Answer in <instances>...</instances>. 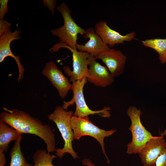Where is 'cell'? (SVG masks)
Returning a JSON list of instances; mask_svg holds the SVG:
<instances>
[{
    "mask_svg": "<svg viewBox=\"0 0 166 166\" xmlns=\"http://www.w3.org/2000/svg\"><path fill=\"white\" fill-rule=\"evenodd\" d=\"M0 120L19 132L33 134L44 140L47 152H53L55 149L54 134L49 125L44 124L39 119L29 113L16 109L10 110L3 107Z\"/></svg>",
    "mask_w": 166,
    "mask_h": 166,
    "instance_id": "1",
    "label": "cell"
},
{
    "mask_svg": "<svg viewBox=\"0 0 166 166\" xmlns=\"http://www.w3.org/2000/svg\"><path fill=\"white\" fill-rule=\"evenodd\" d=\"M73 113L72 111H67L62 107L58 106L52 113L47 116L49 120L56 124L64 141L62 148L55 149V150L56 155L60 158L65 153H69L75 159L79 158L72 146L74 138L70 120Z\"/></svg>",
    "mask_w": 166,
    "mask_h": 166,
    "instance_id": "2",
    "label": "cell"
},
{
    "mask_svg": "<svg viewBox=\"0 0 166 166\" xmlns=\"http://www.w3.org/2000/svg\"><path fill=\"white\" fill-rule=\"evenodd\" d=\"M62 16L64 24L58 28L52 29V34L57 37L59 43L64 44L73 49H76L78 44V35L84 36L85 31L84 29L78 25L72 18L71 10L65 2L61 3L56 8Z\"/></svg>",
    "mask_w": 166,
    "mask_h": 166,
    "instance_id": "3",
    "label": "cell"
},
{
    "mask_svg": "<svg viewBox=\"0 0 166 166\" xmlns=\"http://www.w3.org/2000/svg\"><path fill=\"white\" fill-rule=\"evenodd\" d=\"M126 113L131 124L128 129L132 133V140L127 145L126 153L130 155L138 154L147 142L153 138L152 134L142 124L140 119L143 113L140 109L131 106Z\"/></svg>",
    "mask_w": 166,
    "mask_h": 166,
    "instance_id": "4",
    "label": "cell"
},
{
    "mask_svg": "<svg viewBox=\"0 0 166 166\" xmlns=\"http://www.w3.org/2000/svg\"><path fill=\"white\" fill-rule=\"evenodd\" d=\"M74 139L79 140L83 136H88L95 139L100 143L103 153L108 164L110 161L106 153L104 138L109 136L116 131L115 129L105 130L99 128L89 120V117H78L73 116L70 120Z\"/></svg>",
    "mask_w": 166,
    "mask_h": 166,
    "instance_id": "5",
    "label": "cell"
},
{
    "mask_svg": "<svg viewBox=\"0 0 166 166\" xmlns=\"http://www.w3.org/2000/svg\"><path fill=\"white\" fill-rule=\"evenodd\" d=\"M87 81L86 78H85L81 81L71 82L73 98L68 101H64L62 107L67 110L69 106L75 103L76 109L73 116L82 117L97 114L103 117H110L111 116L110 107H105L102 109L94 111L91 109L86 104L83 94V88Z\"/></svg>",
    "mask_w": 166,
    "mask_h": 166,
    "instance_id": "6",
    "label": "cell"
},
{
    "mask_svg": "<svg viewBox=\"0 0 166 166\" xmlns=\"http://www.w3.org/2000/svg\"><path fill=\"white\" fill-rule=\"evenodd\" d=\"M62 48L68 49L72 53L73 70H71L68 66H65L63 68L65 73L70 77V81H81L86 78L89 59L91 55L88 52L80 51L76 49L72 48L59 42L53 45L50 51L51 52H56Z\"/></svg>",
    "mask_w": 166,
    "mask_h": 166,
    "instance_id": "7",
    "label": "cell"
},
{
    "mask_svg": "<svg viewBox=\"0 0 166 166\" xmlns=\"http://www.w3.org/2000/svg\"><path fill=\"white\" fill-rule=\"evenodd\" d=\"M90 55L89 59L87 81L97 86L105 87L111 85L114 82L115 77L106 66L102 65Z\"/></svg>",
    "mask_w": 166,
    "mask_h": 166,
    "instance_id": "8",
    "label": "cell"
},
{
    "mask_svg": "<svg viewBox=\"0 0 166 166\" xmlns=\"http://www.w3.org/2000/svg\"><path fill=\"white\" fill-rule=\"evenodd\" d=\"M42 73L56 89L61 98L65 97L69 91L71 90L72 84L54 62L46 63Z\"/></svg>",
    "mask_w": 166,
    "mask_h": 166,
    "instance_id": "9",
    "label": "cell"
},
{
    "mask_svg": "<svg viewBox=\"0 0 166 166\" xmlns=\"http://www.w3.org/2000/svg\"><path fill=\"white\" fill-rule=\"evenodd\" d=\"M166 148L164 136H154L138 153L143 166H155L156 161Z\"/></svg>",
    "mask_w": 166,
    "mask_h": 166,
    "instance_id": "10",
    "label": "cell"
},
{
    "mask_svg": "<svg viewBox=\"0 0 166 166\" xmlns=\"http://www.w3.org/2000/svg\"><path fill=\"white\" fill-rule=\"evenodd\" d=\"M96 32L101 38L104 43L109 48L115 45L123 44L124 42H129L135 39L136 33L131 32L125 35L112 29L107 22L101 21L96 23L94 26Z\"/></svg>",
    "mask_w": 166,
    "mask_h": 166,
    "instance_id": "11",
    "label": "cell"
},
{
    "mask_svg": "<svg viewBox=\"0 0 166 166\" xmlns=\"http://www.w3.org/2000/svg\"><path fill=\"white\" fill-rule=\"evenodd\" d=\"M95 58L101 60L115 77L119 76L124 71L126 57L119 50L110 48L101 53Z\"/></svg>",
    "mask_w": 166,
    "mask_h": 166,
    "instance_id": "12",
    "label": "cell"
},
{
    "mask_svg": "<svg viewBox=\"0 0 166 166\" xmlns=\"http://www.w3.org/2000/svg\"><path fill=\"white\" fill-rule=\"evenodd\" d=\"M21 32L19 29L16 30L13 32L9 31L0 36V63L2 62L7 57L13 58L17 64L18 69V82L23 78L24 69L20 60V57L15 55L10 48L11 42L15 40L21 38L20 36Z\"/></svg>",
    "mask_w": 166,
    "mask_h": 166,
    "instance_id": "13",
    "label": "cell"
},
{
    "mask_svg": "<svg viewBox=\"0 0 166 166\" xmlns=\"http://www.w3.org/2000/svg\"><path fill=\"white\" fill-rule=\"evenodd\" d=\"M83 36L84 38H88L89 40L84 45L77 44L76 49L80 51L88 52L96 58L110 48L96 32L94 27H89L85 30Z\"/></svg>",
    "mask_w": 166,
    "mask_h": 166,
    "instance_id": "14",
    "label": "cell"
},
{
    "mask_svg": "<svg viewBox=\"0 0 166 166\" xmlns=\"http://www.w3.org/2000/svg\"><path fill=\"white\" fill-rule=\"evenodd\" d=\"M22 134L0 120V166H4L6 163L4 152L8 150L10 143L17 140L22 136Z\"/></svg>",
    "mask_w": 166,
    "mask_h": 166,
    "instance_id": "15",
    "label": "cell"
},
{
    "mask_svg": "<svg viewBox=\"0 0 166 166\" xmlns=\"http://www.w3.org/2000/svg\"><path fill=\"white\" fill-rule=\"evenodd\" d=\"M142 45L154 50L162 64L166 63V38H155L141 41Z\"/></svg>",
    "mask_w": 166,
    "mask_h": 166,
    "instance_id": "16",
    "label": "cell"
},
{
    "mask_svg": "<svg viewBox=\"0 0 166 166\" xmlns=\"http://www.w3.org/2000/svg\"><path fill=\"white\" fill-rule=\"evenodd\" d=\"M22 139V136L15 141L10 151L11 159L9 166H34L26 161L22 151L20 143Z\"/></svg>",
    "mask_w": 166,
    "mask_h": 166,
    "instance_id": "17",
    "label": "cell"
},
{
    "mask_svg": "<svg viewBox=\"0 0 166 166\" xmlns=\"http://www.w3.org/2000/svg\"><path fill=\"white\" fill-rule=\"evenodd\" d=\"M56 157V156L50 154L45 149L37 150L33 156L34 166H54L52 161Z\"/></svg>",
    "mask_w": 166,
    "mask_h": 166,
    "instance_id": "18",
    "label": "cell"
},
{
    "mask_svg": "<svg viewBox=\"0 0 166 166\" xmlns=\"http://www.w3.org/2000/svg\"><path fill=\"white\" fill-rule=\"evenodd\" d=\"M11 24L4 19H0V36L11 30Z\"/></svg>",
    "mask_w": 166,
    "mask_h": 166,
    "instance_id": "19",
    "label": "cell"
},
{
    "mask_svg": "<svg viewBox=\"0 0 166 166\" xmlns=\"http://www.w3.org/2000/svg\"><path fill=\"white\" fill-rule=\"evenodd\" d=\"M8 1V0H0V19H4L5 14L9 12Z\"/></svg>",
    "mask_w": 166,
    "mask_h": 166,
    "instance_id": "20",
    "label": "cell"
},
{
    "mask_svg": "<svg viewBox=\"0 0 166 166\" xmlns=\"http://www.w3.org/2000/svg\"><path fill=\"white\" fill-rule=\"evenodd\" d=\"M42 1L43 4L48 8L53 15L57 4V0H43Z\"/></svg>",
    "mask_w": 166,
    "mask_h": 166,
    "instance_id": "21",
    "label": "cell"
},
{
    "mask_svg": "<svg viewBox=\"0 0 166 166\" xmlns=\"http://www.w3.org/2000/svg\"><path fill=\"white\" fill-rule=\"evenodd\" d=\"M155 166H166V148L156 160Z\"/></svg>",
    "mask_w": 166,
    "mask_h": 166,
    "instance_id": "22",
    "label": "cell"
},
{
    "mask_svg": "<svg viewBox=\"0 0 166 166\" xmlns=\"http://www.w3.org/2000/svg\"><path fill=\"white\" fill-rule=\"evenodd\" d=\"M83 165H86L87 166H96L95 164L92 162L89 159L85 158L82 160L81 161Z\"/></svg>",
    "mask_w": 166,
    "mask_h": 166,
    "instance_id": "23",
    "label": "cell"
},
{
    "mask_svg": "<svg viewBox=\"0 0 166 166\" xmlns=\"http://www.w3.org/2000/svg\"><path fill=\"white\" fill-rule=\"evenodd\" d=\"M160 135L164 136H166V129H165L163 132L160 133Z\"/></svg>",
    "mask_w": 166,
    "mask_h": 166,
    "instance_id": "24",
    "label": "cell"
}]
</instances>
